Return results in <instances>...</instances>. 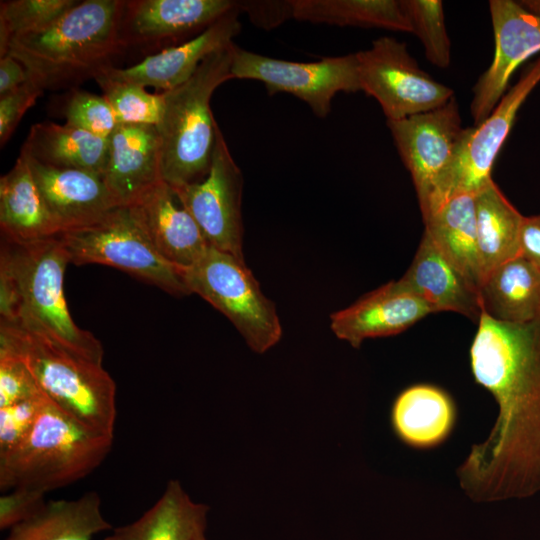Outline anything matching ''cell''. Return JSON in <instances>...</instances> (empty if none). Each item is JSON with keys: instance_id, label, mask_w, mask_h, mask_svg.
Wrapping results in <instances>:
<instances>
[{"instance_id": "15", "label": "cell", "mask_w": 540, "mask_h": 540, "mask_svg": "<svg viewBox=\"0 0 540 540\" xmlns=\"http://www.w3.org/2000/svg\"><path fill=\"white\" fill-rule=\"evenodd\" d=\"M494 56L473 88L470 112L474 125L484 121L505 95L514 71L540 51V16L519 2L491 0Z\"/></svg>"}, {"instance_id": "4", "label": "cell", "mask_w": 540, "mask_h": 540, "mask_svg": "<svg viewBox=\"0 0 540 540\" xmlns=\"http://www.w3.org/2000/svg\"><path fill=\"white\" fill-rule=\"evenodd\" d=\"M113 439L83 426L46 398L26 438L0 456V490L47 493L77 482L100 466Z\"/></svg>"}, {"instance_id": "13", "label": "cell", "mask_w": 540, "mask_h": 540, "mask_svg": "<svg viewBox=\"0 0 540 540\" xmlns=\"http://www.w3.org/2000/svg\"><path fill=\"white\" fill-rule=\"evenodd\" d=\"M387 126L411 174L424 219L464 129L458 103L453 97L433 110L387 120Z\"/></svg>"}, {"instance_id": "20", "label": "cell", "mask_w": 540, "mask_h": 540, "mask_svg": "<svg viewBox=\"0 0 540 540\" xmlns=\"http://www.w3.org/2000/svg\"><path fill=\"white\" fill-rule=\"evenodd\" d=\"M104 182L121 206L130 205L161 179V143L153 125L119 124L108 138Z\"/></svg>"}, {"instance_id": "44", "label": "cell", "mask_w": 540, "mask_h": 540, "mask_svg": "<svg viewBox=\"0 0 540 540\" xmlns=\"http://www.w3.org/2000/svg\"><path fill=\"white\" fill-rule=\"evenodd\" d=\"M198 540H207L205 534L202 535Z\"/></svg>"}, {"instance_id": "25", "label": "cell", "mask_w": 540, "mask_h": 540, "mask_svg": "<svg viewBox=\"0 0 540 540\" xmlns=\"http://www.w3.org/2000/svg\"><path fill=\"white\" fill-rule=\"evenodd\" d=\"M209 507L194 502L178 480H170L155 504L104 540H198L205 534Z\"/></svg>"}, {"instance_id": "6", "label": "cell", "mask_w": 540, "mask_h": 540, "mask_svg": "<svg viewBox=\"0 0 540 540\" xmlns=\"http://www.w3.org/2000/svg\"><path fill=\"white\" fill-rule=\"evenodd\" d=\"M1 254L7 258L18 284L20 307L14 323L102 363L101 342L79 328L69 313L63 280L70 259L60 237L30 243L5 241Z\"/></svg>"}, {"instance_id": "12", "label": "cell", "mask_w": 540, "mask_h": 540, "mask_svg": "<svg viewBox=\"0 0 540 540\" xmlns=\"http://www.w3.org/2000/svg\"><path fill=\"white\" fill-rule=\"evenodd\" d=\"M242 189V172L217 126L209 173L202 181L174 191L198 224L209 246L245 260L242 249Z\"/></svg>"}, {"instance_id": "39", "label": "cell", "mask_w": 540, "mask_h": 540, "mask_svg": "<svg viewBox=\"0 0 540 540\" xmlns=\"http://www.w3.org/2000/svg\"><path fill=\"white\" fill-rule=\"evenodd\" d=\"M239 8L246 12L256 25L270 29L288 18H293L290 1H251L238 2Z\"/></svg>"}, {"instance_id": "22", "label": "cell", "mask_w": 540, "mask_h": 540, "mask_svg": "<svg viewBox=\"0 0 540 540\" xmlns=\"http://www.w3.org/2000/svg\"><path fill=\"white\" fill-rule=\"evenodd\" d=\"M457 416L456 403L446 390L434 384L417 383L395 397L390 423L404 445L428 450L439 447L451 436Z\"/></svg>"}, {"instance_id": "33", "label": "cell", "mask_w": 540, "mask_h": 540, "mask_svg": "<svg viewBox=\"0 0 540 540\" xmlns=\"http://www.w3.org/2000/svg\"><path fill=\"white\" fill-rule=\"evenodd\" d=\"M430 63L445 69L450 64V40L440 0H400Z\"/></svg>"}, {"instance_id": "40", "label": "cell", "mask_w": 540, "mask_h": 540, "mask_svg": "<svg viewBox=\"0 0 540 540\" xmlns=\"http://www.w3.org/2000/svg\"><path fill=\"white\" fill-rule=\"evenodd\" d=\"M19 290L7 258L0 254V320L14 323L19 316Z\"/></svg>"}, {"instance_id": "38", "label": "cell", "mask_w": 540, "mask_h": 540, "mask_svg": "<svg viewBox=\"0 0 540 540\" xmlns=\"http://www.w3.org/2000/svg\"><path fill=\"white\" fill-rule=\"evenodd\" d=\"M44 492L15 488L0 497V529L7 530L23 522L47 502Z\"/></svg>"}, {"instance_id": "14", "label": "cell", "mask_w": 540, "mask_h": 540, "mask_svg": "<svg viewBox=\"0 0 540 540\" xmlns=\"http://www.w3.org/2000/svg\"><path fill=\"white\" fill-rule=\"evenodd\" d=\"M231 0H124L120 40L124 50H164L206 30L237 6Z\"/></svg>"}, {"instance_id": "10", "label": "cell", "mask_w": 540, "mask_h": 540, "mask_svg": "<svg viewBox=\"0 0 540 540\" xmlns=\"http://www.w3.org/2000/svg\"><path fill=\"white\" fill-rule=\"evenodd\" d=\"M356 56L361 91L378 101L387 120L433 110L454 97L419 67L404 42L380 37Z\"/></svg>"}, {"instance_id": "1", "label": "cell", "mask_w": 540, "mask_h": 540, "mask_svg": "<svg viewBox=\"0 0 540 540\" xmlns=\"http://www.w3.org/2000/svg\"><path fill=\"white\" fill-rule=\"evenodd\" d=\"M469 355L498 416L457 468L460 486L475 502L531 497L540 492V317L510 324L481 313Z\"/></svg>"}, {"instance_id": "26", "label": "cell", "mask_w": 540, "mask_h": 540, "mask_svg": "<svg viewBox=\"0 0 540 540\" xmlns=\"http://www.w3.org/2000/svg\"><path fill=\"white\" fill-rule=\"evenodd\" d=\"M21 152L43 165L104 176L108 139L69 124L50 121L31 126Z\"/></svg>"}, {"instance_id": "30", "label": "cell", "mask_w": 540, "mask_h": 540, "mask_svg": "<svg viewBox=\"0 0 540 540\" xmlns=\"http://www.w3.org/2000/svg\"><path fill=\"white\" fill-rule=\"evenodd\" d=\"M293 18L337 26L412 33L400 0H291Z\"/></svg>"}, {"instance_id": "27", "label": "cell", "mask_w": 540, "mask_h": 540, "mask_svg": "<svg viewBox=\"0 0 540 540\" xmlns=\"http://www.w3.org/2000/svg\"><path fill=\"white\" fill-rule=\"evenodd\" d=\"M111 529L101 512V498L89 491L74 500H51L9 529L5 540H92Z\"/></svg>"}, {"instance_id": "18", "label": "cell", "mask_w": 540, "mask_h": 540, "mask_svg": "<svg viewBox=\"0 0 540 540\" xmlns=\"http://www.w3.org/2000/svg\"><path fill=\"white\" fill-rule=\"evenodd\" d=\"M24 154L41 196L62 233L95 223L121 206L103 177L41 164Z\"/></svg>"}, {"instance_id": "28", "label": "cell", "mask_w": 540, "mask_h": 540, "mask_svg": "<svg viewBox=\"0 0 540 540\" xmlns=\"http://www.w3.org/2000/svg\"><path fill=\"white\" fill-rule=\"evenodd\" d=\"M423 223L424 231L436 246L479 291L484 277L474 195L461 194L450 198Z\"/></svg>"}, {"instance_id": "31", "label": "cell", "mask_w": 540, "mask_h": 540, "mask_svg": "<svg viewBox=\"0 0 540 540\" xmlns=\"http://www.w3.org/2000/svg\"><path fill=\"white\" fill-rule=\"evenodd\" d=\"M79 0H10L0 4V58L10 42L45 28L74 7Z\"/></svg>"}, {"instance_id": "23", "label": "cell", "mask_w": 540, "mask_h": 540, "mask_svg": "<svg viewBox=\"0 0 540 540\" xmlns=\"http://www.w3.org/2000/svg\"><path fill=\"white\" fill-rule=\"evenodd\" d=\"M0 227L5 241L11 243H30L62 233L22 153L0 179Z\"/></svg>"}, {"instance_id": "29", "label": "cell", "mask_w": 540, "mask_h": 540, "mask_svg": "<svg viewBox=\"0 0 540 540\" xmlns=\"http://www.w3.org/2000/svg\"><path fill=\"white\" fill-rule=\"evenodd\" d=\"M474 203L478 248L485 278L493 269L519 255L524 216L493 180L474 195Z\"/></svg>"}, {"instance_id": "24", "label": "cell", "mask_w": 540, "mask_h": 540, "mask_svg": "<svg viewBox=\"0 0 540 540\" xmlns=\"http://www.w3.org/2000/svg\"><path fill=\"white\" fill-rule=\"evenodd\" d=\"M479 297L482 313L495 321H534L540 317V269L518 255L487 274Z\"/></svg>"}, {"instance_id": "32", "label": "cell", "mask_w": 540, "mask_h": 540, "mask_svg": "<svg viewBox=\"0 0 540 540\" xmlns=\"http://www.w3.org/2000/svg\"><path fill=\"white\" fill-rule=\"evenodd\" d=\"M95 81L110 104L119 124L158 126L164 109V94L150 93L137 84L116 81L103 74Z\"/></svg>"}, {"instance_id": "16", "label": "cell", "mask_w": 540, "mask_h": 540, "mask_svg": "<svg viewBox=\"0 0 540 540\" xmlns=\"http://www.w3.org/2000/svg\"><path fill=\"white\" fill-rule=\"evenodd\" d=\"M240 13L237 3L233 10L196 37L150 54L132 66H112L101 74L116 81L145 88L154 87L163 92L174 89L190 79L209 55L233 43L234 37L241 30Z\"/></svg>"}, {"instance_id": "8", "label": "cell", "mask_w": 540, "mask_h": 540, "mask_svg": "<svg viewBox=\"0 0 540 540\" xmlns=\"http://www.w3.org/2000/svg\"><path fill=\"white\" fill-rule=\"evenodd\" d=\"M70 263L115 267L169 294H191L182 270L155 249L131 206H119L88 226L59 235Z\"/></svg>"}, {"instance_id": "17", "label": "cell", "mask_w": 540, "mask_h": 540, "mask_svg": "<svg viewBox=\"0 0 540 540\" xmlns=\"http://www.w3.org/2000/svg\"><path fill=\"white\" fill-rule=\"evenodd\" d=\"M430 313L426 302L396 280L333 313L330 327L337 338L359 348L366 339L397 335Z\"/></svg>"}, {"instance_id": "19", "label": "cell", "mask_w": 540, "mask_h": 540, "mask_svg": "<svg viewBox=\"0 0 540 540\" xmlns=\"http://www.w3.org/2000/svg\"><path fill=\"white\" fill-rule=\"evenodd\" d=\"M129 206L158 253L176 267L192 266L209 246L192 215L164 181Z\"/></svg>"}, {"instance_id": "7", "label": "cell", "mask_w": 540, "mask_h": 540, "mask_svg": "<svg viewBox=\"0 0 540 540\" xmlns=\"http://www.w3.org/2000/svg\"><path fill=\"white\" fill-rule=\"evenodd\" d=\"M190 293H196L223 313L248 346L264 353L282 336L275 304L236 256L208 246L190 267L181 269Z\"/></svg>"}, {"instance_id": "37", "label": "cell", "mask_w": 540, "mask_h": 540, "mask_svg": "<svg viewBox=\"0 0 540 540\" xmlns=\"http://www.w3.org/2000/svg\"><path fill=\"white\" fill-rule=\"evenodd\" d=\"M44 91L28 80L16 90L0 96V145L7 143L25 112Z\"/></svg>"}, {"instance_id": "42", "label": "cell", "mask_w": 540, "mask_h": 540, "mask_svg": "<svg viewBox=\"0 0 540 540\" xmlns=\"http://www.w3.org/2000/svg\"><path fill=\"white\" fill-rule=\"evenodd\" d=\"M29 80L25 67L13 56L0 58V96L10 93Z\"/></svg>"}, {"instance_id": "36", "label": "cell", "mask_w": 540, "mask_h": 540, "mask_svg": "<svg viewBox=\"0 0 540 540\" xmlns=\"http://www.w3.org/2000/svg\"><path fill=\"white\" fill-rule=\"evenodd\" d=\"M41 393L26 365L11 352L0 349V407L33 398Z\"/></svg>"}, {"instance_id": "9", "label": "cell", "mask_w": 540, "mask_h": 540, "mask_svg": "<svg viewBox=\"0 0 540 540\" xmlns=\"http://www.w3.org/2000/svg\"><path fill=\"white\" fill-rule=\"evenodd\" d=\"M539 82L540 59L525 71L484 121L463 129L453 160L439 182L423 221L450 198L461 194L475 195L492 181V167L517 112Z\"/></svg>"}, {"instance_id": "3", "label": "cell", "mask_w": 540, "mask_h": 540, "mask_svg": "<svg viewBox=\"0 0 540 540\" xmlns=\"http://www.w3.org/2000/svg\"><path fill=\"white\" fill-rule=\"evenodd\" d=\"M0 349L17 356L44 396L83 426L114 436L116 384L90 360L16 323L0 322Z\"/></svg>"}, {"instance_id": "34", "label": "cell", "mask_w": 540, "mask_h": 540, "mask_svg": "<svg viewBox=\"0 0 540 540\" xmlns=\"http://www.w3.org/2000/svg\"><path fill=\"white\" fill-rule=\"evenodd\" d=\"M62 115L66 124L105 139H108L119 125L103 95L75 88L71 89L63 103Z\"/></svg>"}, {"instance_id": "11", "label": "cell", "mask_w": 540, "mask_h": 540, "mask_svg": "<svg viewBox=\"0 0 540 540\" xmlns=\"http://www.w3.org/2000/svg\"><path fill=\"white\" fill-rule=\"evenodd\" d=\"M231 76L261 81L270 95H294L320 118L328 115L337 93L361 91L356 53L295 62L267 57L235 44Z\"/></svg>"}, {"instance_id": "35", "label": "cell", "mask_w": 540, "mask_h": 540, "mask_svg": "<svg viewBox=\"0 0 540 540\" xmlns=\"http://www.w3.org/2000/svg\"><path fill=\"white\" fill-rule=\"evenodd\" d=\"M46 397L43 393L0 407V456L20 444L33 428Z\"/></svg>"}, {"instance_id": "2", "label": "cell", "mask_w": 540, "mask_h": 540, "mask_svg": "<svg viewBox=\"0 0 540 540\" xmlns=\"http://www.w3.org/2000/svg\"><path fill=\"white\" fill-rule=\"evenodd\" d=\"M124 0H83L49 26L14 38L8 54L44 90L74 89L114 66Z\"/></svg>"}, {"instance_id": "5", "label": "cell", "mask_w": 540, "mask_h": 540, "mask_svg": "<svg viewBox=\"0 0 540 540\" xmlns=\"http://www.w3.org/2000/svg\"><path fill=\"white\" fill-rule=\"evenodd\" d=\"M235 43L209 55L183 84L163 92L157 129L161 143V179L173 189L200 182L209 173L218 126L210 99L232 78Z\"/></svg>"}, {"instance_id": "43", "label": "cell", "mask_w": 540, "mask_h": 540, "mask_svg": "<svg viewBox=\"0 0 540 540\" xmlns=\"http://www.w3.org/2000/svg\"><path fill=\"white\" fill-rule=\"evenodd\" d=\"M518 2L528 11L540 16V0H522Z\"/></svg>"}, {"instance_id": "41", "label": "cell", "mask_w": 540, "mask_h": 540, "mask_svg": "<svg viewBox=\"0 0 540 540\" xmlns=\"http://www.w3.org/2000/svg\"><path fill=\"white\" fill-rule=\"evenodd\" d=\"M519 255L540 269V214L524 216L520 230Z\"/></svg>"}, {"instance_id": "21", "label": "cell", "mask_w": 540, "mask_h": 540, "mask_svg": "<svg viewBox=\"0 0 540 540\" xmlns=\"http://www.w3.org/2000/svg\"><path fill=\"white\" fill-rule=\"evenodd\" d=\"M398 282L433 312L451 311L479 322L482 310L478 289L425 231L411 265Z\"/></svg>"}]
</instances>
